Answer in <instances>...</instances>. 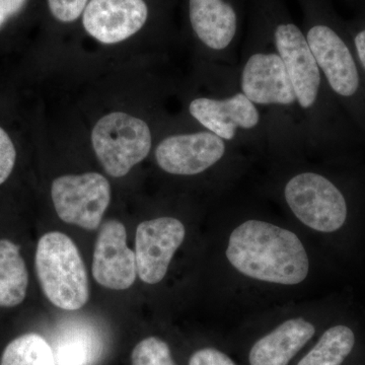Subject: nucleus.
<instances>
[{
	"label": "nucleus",
	"instance_id": "17",
	"mask_svg": "<svg viewBox=\"0 0 365 365\" xmlns=\"http://www.w3.org/2000/svg\"><path fill=\"white\" fill-rule=\"evenodd\" d=\"M357 345L359 336L349 324H327L294 365H347Z\"/></svg>",
	"mask_w": 365,
	"mask_h": 365
},
{
	"label": "nucleus",
	"instance_id": "13",
	"mask_svg": "<svg viewBox=\"0 0 365 365\" xmlns=\"http://www.w3.org/2000/svg\"><path fill=\"white\" fill-rule=\"evenodd\" d=\"M186 240V225L179 217L165 215L139 223L134 253L141 281L150 285L162 283Z\"/></svg>",
	"mask_w": 365,
	"mask_h": 365
},
{
	"label": "nucleus",
	"instance_id": "7",
	"mask_svg": "<svg viewBox=\"0 0 365 365\" xmlns=\"http://www.w3.org/2000/svg\"><path fill=\"white\" fill-rule=\"evenodd\" d=\"M188 113L202 128L235 148L272 160V138L267 121L237 86L218 90L216 95L192 98Z\"/></svg>",
	"mask_w": 365,
	"mask_h": 365
},
{
	"label": "nucleus",
	"instance_id": "23",
	"mask_svg": "<svg viewBox=\"0 0 365 365\" xmlns=\"http://www.w3.org/2000/svg\"><path fill=\"white\" fill-rule=\"evenodd\" d=\"M16 151L11 137L0 127V185L11 176L16 163Z\"/></svg>",
	"mask_w": 365,
	"mask_h": 365
},
{
	"label": "nucleus",
	"instance_id": "4",
	"mask_svg": "<svg viewBox=\"0 0 365 365\" xmlns=\"http://www.w3.org/2000/svg\"><path fill=\"white\" fill-rule=\"evenodd\" d=\"M326 325L311 302L288 304L250 319L227 342L242 365H294Z\"/></svg>",
	"mask_w": 365,
	"mask_h": 365
},
{
	"label": "nucleus",
	"instance_id": "25",
	"mask_svg": "<svg viewBox=\"0 0 365 365\" xmlns=\"http://www.w3.org/2000/svg\"><path fill=\"white\" fill-rule=\"evenodd\" d=\"M353 46H354L360 66L365 71V28L355 34L354 37H353Z\"/></svg>",
	"mask_w": 365,
	"mask_h": 365
},
{
	"label": "nucleus",
	"instance_id": "19",
	"mask_svg": "<svg viewBox=\"0 0 365 365\" xmlns=\"http://www.w3.org/2000/svg\"><path fill=\"white\" fill-rule=\"evenodd\" d=\"M0 365H56L51 345L38 334H25L11 341Z\"/></svg>",
	"mask_w": 365,
	"mask_h": 365
},
{
	"label": "nucleus",
	"instance_id": "8",
	"mask_svg": "<svg viewBox=\"0 0 365 365\" xmlns=\"http://www.w3.org/2000/svg\"><path fill=\"white\" fill-rule=\"evenodd\" d=\"M302 13V32L329 90L345 100L359 93V64L338 29L326 0H297Z\"/></svg>",
	"mask_w": 365,
	"mask_h": 365
},
{
	"label": "nucleus",
	"instance_id": "16",
	"mask_svg": "<svg viewBox=\"0 0 365 365\" xmlns=\"http://www.w3.org/2000/svg\"><path fill=\"white\" fill-rule=\"evenodd\" d=\"M50 345L56 365H97L105 350L97 327L81 319L62 322Z\"/></svg>",
	"mask_w": 365,
	"mask_h": 365
},
{
	"label": "nucleus",
	"instance_id": "5",
	"mask_svg": "<svg viewBox=\"0 0 365 365\" xmlns=\"http://www.w3.org/2000/svg\"><path fill=\"white\" fill-rule=\"evenodd\" d=\"M271 194L304 235H335L345 227L349 206L340 187L307 160L274 163Z\"/></svg>",
	"mask_w": 365,
	"mask_h": 365
},
{
	"label": "nucleus",
	"instance_id": "14",
	"mask_svg": "<svg viewBox=\"0 0 365 365\" xmlns=\"http://www.w3.org/2000/svg\"><path fill=\"white\" fill-rule=\"evenodd\" d=\"M126 240V228L118 220H108L101 227L93 252V276L102 287L125 290L135 282V253L127 247Z\"/></svg>",
	"mask_w": 365,
	"mask_h": 365
},
{
	"label": "nucleus",
	"instance_id": "10",
	"mask_svg": "<svg viewBox=\"0 0 365 365\" xmlns=\"http://www.w3.org/2000/svg\"><path fill=\"white\" fill-rule=\"evenodd\" d=\"M248 0H188L190 29L218 71L237 73Z\"/></svg>",
	"mask_w": 365,
	"mask_h": 365
},
{
	"label": "nucleus",
	"instance_id": "24",
	"mask_svg": "<svg viewBox=\"0 0 365 365\" xmlns=\"http://www.w3.org/2000/svg\"><path fill=\"white\" fill-rule=\"evenodd\" d=\"M26 0H0V29L9 19L20 13Z\"/></svg>",
	"mask_w": 365,
	"mask_h": 365
},
{
	"label": "nucleus",
	"instance_id": "11",
	"mask_svg": "<svg viewBox=\"0 0 365 365\" xmlns=\"http://www.w3.org/2000/svg\"><path fill=\"white\" fill-rule=\"evenodd\" d=\"M91 144L106 173L113 178H122L150 155L153 134L143 119L113 112L95 125Z\"/></svg>",
	"mask_w": 365,
	"mask_h": 365
},
{
	"label": "nucleus",
	"instance_id": "2",
	"mask_svg": "<svg viewBox=\"0 0 365 365\" xmlns=\"http://www.w3.org/2000/svg\"><path fill=\"white\" fill-rule=\"evenodd\" d=\"M237 83L267 121L273 163L306 160L309 155L306 126L289 76L261 21L249 11Z\"/></svg>",
	"mask_w": 365,
	"mask_h": 365
},
{
	"label": "nucleus",
	"instance_id": "9",
	"mask_svg": "<svg viewBox=\"0 0 365 365\" xmlns=\"http://www.w3.org/2000/svg\"><path fill=\"white\" fill-rule=\"evenodd\" d=\"M36 270L43 292L55 307L76 311L88 302V272L78 247L68 235L52 232L41 237Z\"/></svg>",
	"mask_w": 365,
	"mask_h": 365
},
{
	"label": "nucleus",
	"instance_id": "12",
	"mask_svg": "<svg viewBox=\"0 0 365 365\" xmlns=\"http://www.w3.org/2000/svg\"><path fill=\"white\" fill-rule=\"evenodd\" d=\"M51 195L60 220L95 230L111 202V186L98 173L66 175L53 181Z\"/></svg>",
	"mask_w": 365,
	"mask_h": 365
},
{
	"label": "nucleus",
	"instance_id": "3",
	"mask_svg": "<svg viewBox=\"0 0 365 365\" xmlns=\"http://www.w3.org/2000/svg\"><path fill=\"white\" fill-rule=\"evenodd\" d=\"M248 11L261 21L282 59L304 119L309 153L328 139L329 90L302 26L285 0H248Z\"/></svg>",
	"mask_w": 365,
	"mask_h": 365
},
{
	"label": "nucleus",
	"instance_id": "20",
	"mask_svg": "<svg viewBox=\"0 0 365 365\" xmlns=\"http://www.w3.org/2000/svg\"><path fill=\"white\" fill-rule=\"evenodd\" d=\"M132 365H179L167 341L150 336L138 343L131 354Z\"/></svg>",
	"mask_w": 365,
	"mask_h": 365
},
{
	"label": "nucleus",
	"instance_id": "18",
	"mask_svg": "<svg viewBox=\"0 0 365 365\" xmlns=\"http://www.w3.org/2000/svg\"><path fill=\"white\" fill-rule=\"evenodd\" d=\"M29 273L20 247L9 240H0V307L19 306L25 299Z\"/></svg>",
	"mask_w": 365,
	"mask_h": 365
},
{
	"label": "nucleus",
	"instance_id": "22",
	"mask_svg": "<svg viewBox=\"0 0 365 365\" xmlns=\"http://www.w3.org/2000/svg\"><path fill=\"white\" fill-rule=\"evenodd\" d=\"M88 2V0H48L53 16L62 23L78 20Z\"/></svg>",
	"mask_w": 365,
	"mask_h": 365
},
{
	"label": "nucleus",
	"instance_id": "6",
	"mask_svg": "<svg viewBox=\"0 0 365 365\" xmlns=\"http://www.w3.org/2000/svg\"><path fill=\"white\" fill-rule=\"evenodd\" d=\"M245 153L202 128L165 136L155 148V158L158 168L170 176L196 178L215 174L230 187L248 168Z\"/></svg>",
	"mask_w": 365,
	"mask_h": 365
},
{
	"label": "nucleus",
	"instance_id": "21",
	"mask_svg": "<svg viewBox=\"0 0 365 365\" xmlns=\"http://www.w3.org/2000/svg\"><path fill=\"white\" fill-rule=\"evenodd\" d=\"M187 365H242L227 341L201 346L191 353Z\"/></svg>",
	"mask_w": 365,
	"mask_h": 365
},
{
	"label": "nucleus",
	"instance_id": "1",
	"mask_svg": "<svg viewBox=\"0 0 365 365\" xmlns=\"http://www.w3.org/2000/svg\"><path fill=\"white\" fill-rule=\"evenodd\" d=\"M227 227L223 261L227 277L240 287L289 292L311 280V247L297 227L252 212Z\"/></svg>",
	"mask_w": 365,
	"mask_h": 365
},
{
	"label": "nucleus",
	"instance_id": "15",
	"mask_svg": "<svg viewBox=\"0 0 365 365\" xmlns=\"http://www.w3.org/2000/svg\"><path fill=\"white\" fill-rule=\"evenodd\" d=\"M86 32L103 44H117L139 32L148 18L144 0H91L83 11Z\"/></svg>",
	"mask_w": 365,
	"mask_h": 365
}]
</instances>
